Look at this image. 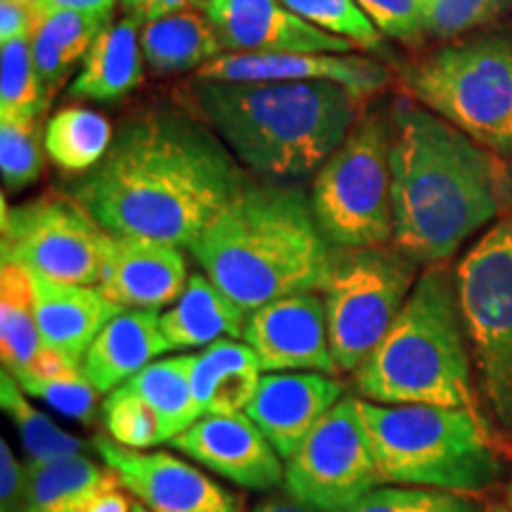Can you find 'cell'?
<instances>
[{
    "label": "cell",
    "mask_w": 512,
    "mask_h": 512,
    "mask_svg": "<svg viewBox=\"0 0 512 512\" xmlns=\"http://www.w3.org/2000/svg\"><path fill=\"white\" fill-rule=\"evenodd\" d=\"M117 0H43L36 10H74L83 15L112 17Z\"/></svg>",
    "instance_id": "cell-44"
},
{
    "label": "cell",
    "mask_w": 512,
    "mask_h": 512,
    "mask_svg": "<svg viewBox=\"0 0 512 512\" xmlns=\"http://www.w3.org/2000/svg\"><path fill=\"white\" fill-rule=\"evenodd\" d=\"M494 512H512V508H510V505H508V508H496Z\"/></svg>",
    "instance_id": "cell-49"
},
{
    "label": "cell",
    "mask_w": 512,
    "mask_h": 512,
    "mask_svg": "<svg viewBox=\"0 0 512 512\" xmlns=\"http://www.w3.org/2000/svg\"><path fill=\"white\" fill-rule=\"evenodd\" d=\"M110 240L112 233L72 195H43L12 209L3 200V264L24 266L57 283L98 287Z\"/></svg>",
    "instance_id": "cell-11"
},
{
    "label": "cell",
    "mask_w": 512,
    "mask_h": 512,
    "mask_svg": "<svg viewBox=\"0 0 512 512\" xmlns=\"http://www.w3.org/2000/svg\"><path fill=\"white\" fill-rule=\"evenodd\" d=\"M112 124L88 107H64L46 124V152L62 171L86 174L112 147Z\"/></svg>",
    "instance_id": "cell-30"
},
{
    "label": "cell",
    "mask_w": 512,
    "mask_h": 512,
    "mask_svg": "<svg viewBox=\"0 0 512 512\" xmlns=\"http://www.w3.org/2000/svg\"><path fill=\"white\" fill-rule=\"evenodd\" d=\"M394 245L418 264H444L512 204L503 157L411 98L392 117Z\"/></svg>",
    "instance_id": "cell-2"
},
{
    "label": "cell",
    "mask_w": 512,
    "mask_h": 512,
    "mask_svg": "<svg viewBox=\"0 0 512 512\" xmlns=\"http://www.w3.org/2000/svg\"><path fill=\"white\" fill-rule=\"evenodd\" d=\"M247 318L207 275L192 273L178 302L159 316V328L169 351L204 349L223 337L245 335Z\"/></svg>",
    "instance_id": "cell-24"
},
{
    "label": "cell",
    "mask_w": 512,
    "mask_h": 512,
    "mask_svg": "<svg viewBox=\"0 0 512 512\" xmlns=\"http://www.w3.org/2000/svg\"><path fill=\"white\" fill-rule=\"evenodd\" d=\"M190 252L230 302L254 313L290 294L323 292L337 247L302 190L249 183Z\"/></svg>",
    "instance_id": "cell-4"
},
{
    "label": "cell",
    "mask_w": 512,
    "mask_h": 512,
    "mask_svg": "<svg viewBox=\"0 0 512 512\" xmlns=\"http://www.w3.org/2000/svg\"><path fill=\"white\" fill-rule=\"evenodd\" d=\"M126 384L155 408L166 441H174L202 418V408L190 384V354L152 361Z\"/></svg>",
    "instance_id": "cell-29"
},
{
    "label": "cell",
    "mask_w": 512,
    "mask_h": 512,
    "mask_svg": "<svg viewBox=\"0 0 512 512\" xmlns=\"http://www.w3.org/2000/svg\"><path fill=\"white\" fill-rule=\"evenodd\" d=\"M512 8V0H420L425 36L456 41L486 27Z\"/></svg>",
    "instance_id": "cell-36"
},
{
    "label": "cell",
    "mask_w": 512,
    "mask_h": 512,
    "mask_svg": "<svg viewBox=\"0 0 512 512\" xmlns=\"http://www.w3.org/2000/svg\"><path fill=\"white\" fill-rule=\"evenodd\" d=\"M252 512H313L299 503H287V501H275V498H268V501L259 503Z\"/></svg>",
    "instance_id": "cell-45"
},
{
    "label": "cell",
    "mask_w": 512,
    "mask_h": 512,
    "mask_svg": "<svg viewBox=\"0 0 512 512\" xmlns=\"http://www.w3.org/2000/svg\"><path fill=\"white\" fill-rule=\"evenodd\" d=\"M0 406L15 422L24 453H27V460H31V463L81 456L83 448H86L81 439L64 432L53 418H48L46 413L31 406L27 392L19 387L15 375L8 373L5 368L0 373Z\"/></svg>",
    "instance_id": "cell-31"
},
{
    "label": "cell",
    "mask_w": 512,
    "mask_h": 512,
    "mask_svg": "<svg viewBox=\"0 0 512 512\" xmlns=\"http://www.w3.org/2000/svg\"><path fill=\"white\" fill-rule=\"evenodd\" d=\"M131 512H150V510H147L143 503H138V501H136V503H133V505H131Z\"/></svg>",
    "instance_id": "cell-46"
},
{
    "label": "cell",
    "mask_w": 512,
    "mask_h": 512,
    "mask_svg": "<svg viewBox=\"0 0 512 512\" xmlns=\"http://www.w3.org/2000/svg\"><path fill=\"white\" fill-rule=\"evenodd\" d=\"M195 3L197 0H121V10L126 12V17L145 24L152 22V19L171 15V12L188 10Z\"/></svg>",
    "instance_id": "cell-42"
},
{
    "label": "cell",
    "mask_w": 512,
    "mask_h": 512,
    "mask_svg": "<svg viewBox=\"0 0 512 512\" xmlns=\"http://www.w3.org/2000/svg\"><path fill=\"white\" fill-rule=\"evenodd\" d=\"M200 10L219 34L226 53H332L356 46L313 27L283 0H202Z\"/></svg>",
    "instance_id": "cell-15"
},
{
    "label": "cell",
    "mask_w": 512,
    "mask_h": 512,
    "mask_svg": "<svg viewBox=\"0 0 512 512\" xmlns=\"http://www.w3.org/2000/svg\"><path fill=\"white\" fill-rule=\"evenodd\" d=\"M124 486L119 482L102 489L98 496H93L91 501L83 505L81 510L76 512H131V498L124 494Z\"/></svg>",
    "instance_id": "cell-43"
},
{
    "label": "cell",
    "mask_w": 512,
    "mask_h": 512,
    "mask_svg": "<svg viewBox=\"0 0 512 512\" xmlns=\"http://www.w3.org/2000/svg\"><path fill=\"white\" fill-rule=\"evenodd\" d=\"M29 275L43 342L67 361L81 366L95 337L124 309L112 304L95 285L57 283L34 271Z\"/></svg>",
    "instance_id": "cell-20"
},
{
    "label": "cell",
    "mask_w": 512,
    "mask_h": 512,
    "mask_svg": "<svg viewBox=\"0 0 512 512\" xmlns=\"http://www.w3.org/2000/svg\"><path fill=\"white\" fill-rule=\"evenodd\" d=\"M22 3H27V5H31V8H38V5L43 3V0H22Z\"/></svg>",
    "instance_id": "cell-47"
},
{
    "label": "cell",
    "mask_w": 512,
    "mask_h": 512,
    "mask_svg": "<svg viewBox=\"0 0 512 512\" xmlns=\"http://www.w3.org/2000/svg\"><path fill=\"white\" fill-rule=\"evenodd\" d=\"M261 363L249 344L219 339L190 354V384L202 415L245 413L261 384Z\"/></svg>",
    "instance_id": "cell-23"
},
{
    "label": "cell",
    "mask_w": 512,
    "mask_h": 512,
    "mask_svg": "<svg viewBox=\"0 0 512 512\" xmlns=\"http://www.w3.org/2000/svg\"><path fill=\"white\" fill-rule=\"evenodd\" d=\"M342 399L344 384L325 373H266L245 413L266 434L280 458L290 460L318 422Z\"/></svg>",
    "instance_id": "cell-18"
},
{
    "label": "cell",
    "mask_w": 512,
    "mask_h": 512,
    "mask_svg": "<svg viewBox=\"0 0 512 512\" xmlns=\"http://www.w3.org/2000/svg\"><path fill=\"white\" fill-rule=\"evenodd\" d=\"M197 79L207 81H332L361 93L387 86L389 69L356 55L332 53H223L204 64Z\"/></svg>",
    "instance_id": "cell-19"
},
{
    "label": "cell",
    "mask_w": 512,
    "mask_h": 512,
    "mask_svg": "<svg viewBox=\"0 0 512 512\" xmlns=\"http://www.w3.org/2000/svg\"><path fill=\"white\" fill-rule=\"evenodd\" d=\"M456 292L479 387L512 432V209L460 259Z\"/></svg>",
    "instance_id": "cell-9"
},
{
    "label": "cell",
    "mask_w": 512,
    "mask_h": 512,
    "mask_svg": "<svg viewBox=\"0 0 512 512\" xmlns=\"http://www.w3.org/2000/svg\"><path fill=\"white\" fill-rule=\"evenodd\" d=\"M100 413L107 437L121 446L147 451V448L166 441L164 425L155 408L143 396L133 392L128 384H121V387L105 396Z\"/></svg>",
    "instance_id": "cell-34"
},
{
    "label": "cell",
    "mask_w": 512,
    "mask_h": 512,
    "mask_svg": "<svg viewBox=\"0 0 512 512\" xmlns=\"http://www.w3.org/2000/svg\"><path fill=\"white\" fill-rule=\"evenodd\" d=\"M508 505L512 508V482H510V486H508Z\"/></svg>",
    "instance_id": "cell-48"
},
{
    "label": "cell",
    "mask_w": 512,
    "mask_h": 512,
    "mask_svg": "<svg viewBox=\"0 0 512 512\" xmlns=\"http://www.w3.org/2000/svg\"><path fill=\"white\" fill-rule=\"evenodd\" d=\"M140 46L145 64L157 76L183 74L192 69L200 72L204 64L226 53L207 15L197 8L145 22L140 29Z\"/></svg>",
    "instance_id": "cell-25"
},
{
    "label": "cell",
    "mask_w": 512,
    "mask_h": 512,
    "mask_svg": "<svg viewBox=\"0 0 512 512\" xmlns=\"http://www.w3.org/2000/svg\"><path fill=\"white\" fill-rule=\"evenodd\" d=\"M311 207L337 249L394 242L392 124L363 117L313 176Z\"/></svg>",
    "instance_id": "cell-8"
},
{
    "label": "cell",
    "mask_w": 512,
    "mask_h": 512,
    "mask_svg": "<svg viewBox=\"0 0 512 512\" xmlns=\"http://www.w3.org/2000/svg\"><path fill=\"white\" fill-rule=\"evenodd\" d=\"M36 24V8L22 0H0V43L31 36Z\"/></svg>",
    "instance_id": "cell-41"
},
{
    "label": "cell",
    "mask_w": 512,
    "mask_h": 512,
    "mask_svg": "<svg viewBox=\"0 0 512 512\" xmlns=\"http://www.w3.org/2000/svg\"><path fill=\"white\" fill-rule=\"evenodd\" d=\"M91 446L150 512H242V501L226 486L171 453L126 448L105 434H98Z\"/></svg>",
    "instance_id": "cell-13"
},
{
    "label": "cell",
    "mask_w": 512,
    "mask_h": 512,
    "mask_svg": "<svg viewBox=\"0 0 512 512\" xmlns=\"http://www.w3.org/2000/svg\"><path fill=\"white\" fill-rule=\"evenodd\" d=\"M140 27L143 24L131 17L107 24L69 83V95L76 100L117 102L136 91L143 81L145 60Z\"/></svg>",
    "instance_id": "cell-22"
},
{
    "label": "cell",
    "mask_w": 512,
    "mask_h": 512,
    "mask_svg": "<svg viewBox=\"0 0 512 512\" xmlns=\"http://www.w3.org/2000/svg\"><path fill=\"white\" fill-rule=\"evenodd\" d=\"M188 280L181 247L136 235H112L98 287L124 311H159L178 302Z\"/></svg>",
    "instance_id": "cell-17"
},
{
    "label": "cell",
    "mask_w": 512,
    "mask_h": 512,
    "mask_svg": "<svg viewBox=\"0 0 512 512\" xmlns=\"http://www.w3.org/2000/svg\"><path fill=\"white\" fill-rule=\"evenodd\" d=\"M384 38L418 46L425 41L420 0H356Z\"/></svg>",
    "instance_id": "cell-39"
},
{
    "label": "cell",
    "mask_w": 512,
    "mask_h": 512,
    "mask_svg": "<svg viewBox=\"0 0 512 512\" xmlns=\"http://www.w3.org/2000/svg\"><path fill=\"white\" fill-rule=\"evenodd\" d=\"M24 467L19 465L10 444L0 439V512H22Z\"/></svg>",
    "instance_id": "cell-40"
},
{
    "label": "cell",
    "mask_w": 512,
    "mask_h": 512,
    "mask_svg": "<svg viewBox=\"0 0 512 512\" xmlns=\"http://www.w3.org/2000/svg\"><path fill=\"white\" fill-rule=\"evenodd\" d=\"M290 501L313 512H342L382 484L358 399L344 396L285 460Z\"/></svg>",
    "instance_id": "cell-12"
},
{
    "label": "cell",
    "mask_w": 512,
    "mask_h": 512,
    "mask_svg": "<svg viewBox=\"0 0 512 512\" xmlns=\"http://www.w3.org/2000/svg\"><path fill=\"white\" fill-rule=\"evenodd\" d=\"M46 351L38 328L34 285L24 266H0V358L15 377L27 375Z\"/></svg>",
    "instance_id": "cell-28"
},
{
    "label": "cell",
    "mask_w": 512,
    "mask_h": 512,
    "mask_svg": "<svg viewBox=\"0 0 512 512\" xmlns=\"http://www.w3.org/2000/svg\"><path fill=\"white\" fill-rule=\"evenodd\" d=\"M382 484L475 494L503 465L475 408L358 401Z\"/></svg>",
    "instance_id": "cell-6"
},
{
    "label": "cell",
    "mask_w": 512,
    "mask_h": 512,
    "mask_svg": "<svg viewBox=\"0 0 512 512\" xmlns=\"http://www.w3.org/2000/svg\"><path fill=\"white\" fill-rule=\"evenodd\" d=\"M470 358L456 275L444 264H430L392 328L356 370V389L366 401L387 406L475 408Z\"/></svg>",
    "instance_id": "cell-5"
},
{
    "label": "cell",
    "mask_w": 512,
    "mask_h": 512,
    "mask_svg": "<svg viewBox=\"0 0 512 512\" xmlns=\"http://www.w3.org/2000/svg\"><path fill=\"white\" fill-rule=\"evenodd\" d=\"M249 183L209 126L155 110L126 121L69 195L107 233L190 249Z\"/></svg>",
    "instance_id": "cell-1"
},
{
    "label": "cell",
    "mask_w": 512,
    "mask_h": 512,
    "mask_svg": "<svg viewBox=\"0 0 512 512\" xmlns=\"http://www.w3.org/2000/svg\"><path fill=\"white\" fill-rule=\"evenodd\" d=\"M50 95L38 76L31 36L0 43V119L43 117Z\"/></svg>",
    "instance_id": "cell-32"
},
{
    "label": "cell",
    "mask_w": 512,
    "mask_h": 512,
    "mask_svg": "<svg viewBox=\"0 0 512 512\" xmlns=\"http://www.w3.org/2000/svg\"><path fill=\"white\" fill-rule=\"evenodd\" d=\"M403 93L512 159V31L456 38L399 72Z\"/></svg>",
    "instance_id": "cell-7"
},
{
    "label": "cell",
    "mask_w": 512,
    "mask_h": 512,
    "mask_svg": "<svg viewBox=\"0 0 512 512\" xmlns=\"http://www.w3.org/2000/svg\"><path fill=\"white\" fill-rule=\"evenodd\" d=\"M110 22L112 17L83 15L74 10H36L31 50L50 98L64 86L76 64L86 60L95 38Z\"/></svg>",
    "instance_id": "cell-26"
},
{
    "label": "cell",
    "mask_w": 512,
    "mask_h": 512,
    "mask_svg": "<svg viewBox=\"0 0 512 512\" xmlns=\"http://www.w3.org/2000/svg\"><path fill=\"white\" fill-rule=\"evenodd\" d=\"M342 512H479V505L456 491L380 484Z\"/></svg>",
    "instance_id": "cell-37"
},
{
    "label": "cell",
    "mask_w": 512,
    "mask_h": 512,
    "mask_svg": "<svg viewBox=\"0 0 512 512\" xmlns=\"http://www.w3.org/2000/svg\"><path fill=\"white\" fill-rule=\"evenodd\" d=\"M192 105L228 150L266 181L316 176L363 119L366 93L332 81H207Z\"/></svg>",
    "instance_id": "cell-3"
},
{
    "label": "cell",
    "mask_w": 512,
    "mask_h": 512,
    "mask_svg": "<svg viewBox=\"0 0 512 512\" xmlns=\"http://www.w3.org/2000/svg\"><path fill=\"white\" fill-rule=\"evenodd\" d=\"M166 351L169 349L159 328V313L126 309L117 313L95 337L91 349L83 356L81 370L95 392L105 396Z\"/></svg>",
    "instance_id": "cell-21"
},
{
    "label": "cell",
    "mask_w": 512,
    "mask_h": 512,
    "mask_svg": "<svg viewBox=\"0 0 512 512\" xmlns=\"http://www.w3.org/2000/svg\"><path fill=\"white\" fill-rule=\"evenodd\" d=\"M415 264L387 245L337 249L323 299L339 373H356L392 328L418 280Z\"/></svg>",
    "instance_id": "cell-10"
},
{
    "label": "cell",
    "mask_w": 512,
    "mask_h": 512,
    "mask_svg": "<svg viewBox=\"0 0 512 512\" xmlns=\"http://www.w3.org/2000/svg\"><path fill=\"white\" fill-rule=\"evenodd\" d=\"M46 126L41 117L0 119V174L8 190H22L43 174Z\"/></svg>",
    "instance_id": "cell-33"
},
{
    "label": "cell",
    "mask_w": 512,
    "mask_h": 512,
    "mask_svg": "<svg viewBox=\"0 0 512 512\" xmlns=\"http://www.w3.org/2000/svg\"><path fill=\"white\" fill-rule=\"evenodd\" d=\"M171 446L245 489L266 491L285 484L283 458L247 413L202 415Z\"/></svg>",
    "instance_id": "cell-16"
},
{
    "label": "cell",
    "mask_w": 512,
    "mask_h": 512,
    "mask_svg": "<svg viewBox=\"0 0 512 512\" xmlns=\"http://www.w3.org/2000/svg\"><path fill=\"white\" fill-rule=\"evenodd\" d=\"M313 27L344 38L363 50H382L384 36L356 0H283Z\"/></svg>",
    "instance_id": "cell-35"
},
{
    "label": "cell",
    "mask_w": 512,
    "mask_h": 512,
    "mask_svg": "<svg viewBox=\"0 0 512 512\" xmlns=\"http://www.w3.org/2000/svg\"><path fill=\"white\" fill-rule=\"evenodd\" d=\"M119 479L110 467L81 456L24 463L22 512H76Z\"/></svg>",
    "instance_id": "cell-27"
},
{
    "label": "cell",
    "mask_w": 512,
    "mask_h": 512,
    "mask_svg": "<svg viewBox=\"0 0 512 512\" xmlns=\"http://www.w3.org/2000/svg\"><path fill=\"white\" fill-rule=\"evenodd\" d=\"M15 380L29 396L46 401L57 413L67 415V418L81 422V425H91L95 413H98L100 394L95 392V387L88 382L81 368L67 370L62 375H27L15 377Z\"/></svg>",
    "instance_id": "cell-38"
},
{
    "label": "cell",
    "mask_w": 512,
    "mask_h": 512,
    "mask_svg": "<svg viewBox=\"0 0 512 512\" xmlns=\"http://www.w3.org/2000/svg\"><path fill=\"white\" fill-rule=\"evenodd\" d=\"M242 339L252 347L264 373H339L330 349L323 292L290 294L261 306L249 313Z\"/></svg>",
    "instance_id": "cell-14"
}]
</instances>
